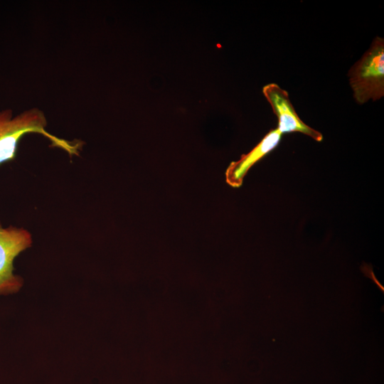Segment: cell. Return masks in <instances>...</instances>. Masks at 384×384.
<instances>
[{
	"instance_id": "277c9868",
	"label": "cell",
	"mask_w": 384,
	"mask_h": 384,
	"mask_svg": "<svg viewBox=\"0 0 384 384\" xmlns=\"http://www.w3.org/2000/svg\"><path fill=\"white\" fill-rule=\"evenodd\" d=\"M262 93L277 118V127L282 134L300 132L316 142H321L322 134L305 124L297 114L288 92L276 83H269L262 88Z\"/></svg>"
},
{
	"instance_id": "3957f363",
	"label": "cell",
	"mask_w": 384,
	"mask_h": 384,
	"mask_svg": "<svg viewBox=\"0 0 384 384\" xmlns=\"http://www.w3.org/2000/svg\"><path fill=\"white\" fill-rule=\"evenodd\" d=\"M33 243L31 233L24 228H4L0 222V294L18 292L22 284L21 277L14 274V259Z\"/></svg>"
},
{
	"instance_id": "7a4b0ae2",
	"label": "cell",
	"mask_w": 384,
	"mask_h": 384,
	"mask_svg": "<svg viewBox=\"0 0 384 384\" xmlns=\"http://www.w3.org/2000/svg\"><path fill=\"white\" fill-rule=\"evenodd\" d=\"M349 82L361 105L384 95V41L375 37L370 48L349 70Z\"/></svg>"
},
{
	"instance_id": "6da1fadb",
	"label": "cell",
	"mask_w": 384,
	"mask_h": 384,
	"mask_svg": "<svg viewBox=\"0 0 384 384\" xmlns=\"http://www.w3.org/2000/svg\"><path fill=\"white\" fill-rule=\"evenodd\" d=\"M47 124L44 112L36 107L23 111L15 117H13L11 110L0 111V165L15 159L20 140L31 133L44 136L50 141L53 147L62 149L70 157L80 154L83 146L82 141L60 139L46 130Z\"/></svg>"
},
{
	"instance_id": "5b68a950",
	"label": "cell",
	"mask_w": 384,
	"mask_h": 384,
	"mask_svg": "<svg viewBox=\"0 0 384 384\" xmlns=\"http://www.w3.org/2000/svg\"><path fill=\"white\" fill-rule=\"evenodd\" d=\"M282 135L277 128L271 129L252 150L231 162L225 171L226 183L233 188L240 187L250 169L278 146Z\"/></svg>"
}]
</instances>
